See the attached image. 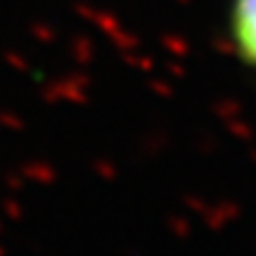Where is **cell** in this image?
<instances>
[{"instance_id":"obj_1","label":"cell","mask_w":256,"mask_h":256,"mask_svg":"<svg viewBox=\"0 0 256 256\" xmlns=\"http://www.w3.org/2000/svg\"><path fill=\"white\" fill-rule=\"evenodd\" d=\"M230 38L238 55L256 69V0H232Z\"/></svg>"}]
</instances>
